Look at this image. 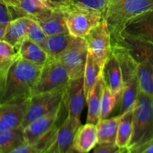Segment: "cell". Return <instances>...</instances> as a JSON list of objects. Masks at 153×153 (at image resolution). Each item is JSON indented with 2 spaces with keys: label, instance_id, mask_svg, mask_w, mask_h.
I'll list each match as a JSON object with an SVG mask.
<instances>
[{
  "label": "cell",
  "instance_id": "cell-1",
  "mask_svg": "<svg viewBox=\"0 0 153 153\" xmlns=\"http://www.w3.org/2000/svg\"><path fill=\"white\" fill-rule=\"evenodd\" d=\"M42 67L18 55L10 64L0 83V104L29 99Z\"/></svg>",
  "mask_w": 153,
  "mask_h": 153
},
{
  "label": "cell",
  "instance_id": "cell-2",
  "mask_svg": "<svg viewBox=\"0 0 153 153\" xmlns=\"http://www.w3.org/2000/svg\"><path fill=\"white\" fill-rule=\"evenodd\" d=\"M153 140V98L140 91L133 108V131L127 149L136 150Z\"/></svg>",
  "mask_w": 153,
  "mask_h": 153
},
{
  "label": "cell",
  "instance_id": "cell-3",
  "mask_svg": "<svg viewBox=\"0 0 153 153\" xmlns=\"http://www.w3.org/2000/svg\"><path fill=\"white\" fill-rule=\"evenodd\" d=\"M153 10V0H108L102 13V19L109 27L110 32L121 31L127 21Z\"/></svg>",
  "mask_w": 153,
  "mask_h": 153
},
{
  "label": "cell",
  "instance_id": "cell-4",
  "mask_svg": "<svg viewBox=\"0 0 153 153\" xmlns=\"http://www.w3.org/2000/svg\"><path fill=\"white\" fill-rule=\"evenodd\" d=\"M112 47V53L116 56L121 67L122 76V92L120 105V114L133 109L140 92L139 82L136 76L137 63L130 55L118 48Z\"/></svg>",
  "mask_w": 153,
  "mask_h": 153
},
{
  "label": "cell",
  "instance_id": "cell-5",
  "mask_svg": "<svg viewBox=\"0 0 153 153\" xmlns=\"http://www.w3.org/2000/svg\"><path fill=\"white\" fill-rule=\"evenodd\" d=\"M65 88L32 96L21 128L23 129L35 120L61 108L64 104Z\"/></svg>",
  "mask_w": 153,
  "mask_h": 153
},
{
  "label": "cell",
  "instance_id": "cell-6",
  "mask_svg": "<svg viewBox=\"0 0 153 153\" xmlns=\"http://www.w3.org/2000/svg\"><path fill=\"white\" fill-rule=\"evenodd\" d=\"M64 10L67 13L66 25L68 33L74 37L85 39L102 20V13L97 10L76 7L73 4Z\"/></svg>",
  "mask_w": 153,
  "mask_h": 153
},
{
  "label": "cell",
  "instance_id": "cell-7",
  "mask_svg": "<svg viewBox=\"0 0 153 153\" xmlns=\"http://www.w3.org/2000/svg\"><path fill=\"white\" fill-rule=\"evenodd\" d=\"M111 46L122 49L136 63L153 65V43L127 35L121 31L110 32Z\"/></svg>",
  "mask_w": 153,
  "mask_h": 153
},
{
  "label": "cell",
  "instance_id": "cell-8",
  "mask_svg": "<svg viewBox=\"0 0 153 153\" xmlns=\"http://www.w3.org/2000/svg\"><path fill=\"white\" fill-rule=\"evenodd\" d=\"M69 80L64 66L58 60H50L42 67L38 79L32 89V96L64 88Z\"/></svg>",
  "mask_w": 153,
  "mask_h": 153
},
{
  "label": "cell",
  "instance_id": "cell-9",
  "mask_svg": "<svg viewBox=\"0 0 153 153\" xmlns=\"http://www.w3.org/2000/svg\"><path fill=\"white\" fill-rule=\"evenodd\" d=\"M85 40L88 52L92 55L98 67L102 69L112 52L110 32L106 21L102 19L100 23L90 31Z\"/></svg>",
  "mask_w": 153,
  "mask_h": 153
},
{
  "label": "cell",
  "instance_id": "cell-10",
  "mask_svg": "<svg viewBox=\"0 0 153 153\" xmlns=\"http://www.w3.org/2000/svg\"><path fill=\"white\" fill-rule=\"evenodd\" d=\"M88 48L85 39L76 46L64 51L59 55L58 60L66 69L70 80L83 78L86 64Z\"/></svg>",
  "mask_w": 153,
  "mask_h": 153
},
{
  "label": "cell",
  "instance_id": "cell-11",
  "mask_svg": "<svg viewBox=\"0 0 153 153\" xmlns=\"http://www.w3.org/2000/svg\"><path fill=\"white\" fill-rule=\"evenodd\" d=\"M86 102L83 78L69 80L64 95V105L67 110L68 117L74 121L80 123V116Z\"/></svg>",
  "mask_w": 153,
  "mask_h": 153
},
{
  "label": "cell",
  "instance_id": "cell-12",
  "mask_svg": "<svg viewBox=\"0 0 153 153\" xmlns=\"http://www.w3.org/2000/svg\"><path fill=\"white\" fill-rule=\"evenodd\" d=\"M29 99L0 104V131L21 127Z\"/></svg>",
  "mask_w": 153,
  "mask_h": 153
},
{
  "label": "cell",
  "instance_id": "cell-13",
  "mask_svg": "<svg viewBox=\"0 0 153 153\" xmlns=\"http://www.w3.org/2000/svg\"><path fill=\"white\" fill-rule=\"evenodd\" d=\"M81 123L76 122L67 117L58 126L55 140L41 153H67L73 147L74 139Z\"/></svg>",
  "mask_w": 153,
  "mask_h": 153
},
{
  "label": "cell",
  "instance_id": "cell-14",
  "mask_svg": "<svg viewBox=\"0 0 153 153\" xmlns=\"http://www.w3.org/2000/svg\"><path fill=\"white\" fill-rule=\"evenodd\" d=\"M121 31L130 37L153 43V10L129 19Z\"/></svg>",
  "mask_w": 153,
  "mask_h": 153
},
{
  "label": "cell",
  "instance_id": "cell-15",
  "mask_svg": "<svg viewBox=\"0 0 153 153\" xmlns=\"http://www.w3.org/2000/svg\"><path fill=\"white\" fill-rule=\"evenodd\" d=\"M61 108L62 107L35 120L25 127L23 128L25 143L31 145L34 144L42 136L56 126Z\"/></svg>",
  "mask_w": 153,
  "mask_h": 153
},
{
  "label": "cell",
  "instance_id": "cell-16",
  "mask_svg": "<svg viewBox=\"0 0 153 153\" xmlns=\"http://www.w3.org/2000/svg\"><path fill=\"white\" fill-rule=\"evenodd\" d=\"M105 87L114 94L122 92V76L116 56L111 52L101 70Z\"/></svg>",
  "mask_w": 153,
  "mask_h": 153
},
{
  "label": "cell",
  "instance_id": "cell-17",
  "mask_svg": "<svg viewBox=\"0 0 153 153\" xmlns=\"http://www.w3.org/2000/svg\"><path fill=\"white\" fill-rule=\"evenodd\" d=\"M82 38L72 36L69 33L47 36L43 49L51 59H56L61 54L82 41Z\"/></svg>",
  "mask_w": 153,
  "mask_h": 153
},
{
  "label": "cell",
  "instance_id": "cell-18",
  "mask_svg": "<svg viewBox=\"0 0 153 153\" xmlns=\"http://www.w3.org/2000/svg\"><path fill=\"white\" fill-rule=\"evenodd\" d=\"M98 144L97 126L94 124L81 125L76 131L73 148L81 153H89Z\"/></svg>",
  "mask_w": 153,
  "mask_h": 153
},
{
  "label": "cell",
  "instance_id": "cell-19",
  "mask_svg": "<svg viewBox=\"0 0 153 153\" xmlns=\"http://www.w3.org/2000/svg\"><path fill=\"white\" fill-rule=\"evenodd\" d=\"M66 10L56 7L52 13L36 21L43 28L46 36L68 33L66 25Z\"/></svg>",
  "mask_w": 153,
  "mask_h": 153
},
{
  "label": "cell",
  "instance_id": "cell-20",
  "mask_svg": "<svg viewBox=\"0 0 153 153\" xmlns=\"http://www.w3.org/2000/svg\"><path fill=\"white\" fill-rule=\"evenodd\" d=\"M105 85L103 77L99 76L97 82L94 85L92 91H91L86 100L88 105V112H87V123H92L97 125L100 120V106H101L102 97L104 91Z\"/></svg>",
  "mask_w": 153,
  "mask_h": 153
},
{
  "label": "cell",
  "instance_id": "cell-21",
  "mask_svg": "<svg viewBox=\"0 0 153 153\" xmlns=\"http://www.w3.org/2000/svg\"><path fill=\"white\" fill-rule=\"evenodd\" d=\"M30 22L31 19L28 17H20L12 20L6 27L3 40L14 46L16 50L21 43L28 38Z\"/></svg>",
  "mask_w": 153,
  "mask_h": 153
},
{
  "label": "cell",
  "instance_id": "cell-22",
  "mask_svg": "<svg viewBox=\"0 0 153 153\" xmlns=\"http://www.w3.org/2000/svg\"><path fill=\"white\" fill-rule=\"evenodd\" d=\"M16 52L22 59L39 66H44L52 60L39 45L28 38L21 43L16 49Z\"/></svg>",
  "mask_w": 153,
  "mask_h": 153
},
{
  "label": "cell",
  "instance_id": "cell-23",
  "mask_svg": "<svg viewBox=\"0 0 153 153\" xmlns=\"http://www.w3.org/2000/svg\"><path fill=\"white\" fill-rule=\"evenodd\" d=\"M20 7L27 17L38 21L52 13L56 8L49 0H19Z\"/></svg>",
  "mask_w": 153,
  "mask_h": 153
},
{
  "label": "cell",
  "instance_id": "cell-24",
  "mask_svg": "<svg viewBox=\"0 0 153 153\" xmlns=\"http://www.w3.org/2000/svg\"><path fill=\"white\" fill-rule=\"evenodd\" d=\"M120 114L111 118L100 120L97 126L98 144H116Z\"/></svg>",
  "mask_w": 153,
  "mask_h": 153
},
{
  "label": "cell",
  "instance_id": "cell-25",
  "mask_svg": "<svg viewBox=\"0 0 153 153\" xmlns=\"http://www.w3.org/2000/svg\"><path fill=\"white\" fill-rule=\"evenodd\" d=\"M133 131V109L120 114L116 145L121 149L127 148Z\"/></svg>",
  "mask_w": 153,
  "mask_h": 153
},
{
  "label": "cell",
  "instance_id": "cell-26",
  "mask_svg": "<svg viewBox=\"0 0 153 153\" xmlns=\"http://www.w3.org/2000/svg\"><path fill=\"white\" fill-rule=\"evenodd\" d=\"M25 143L21 127L0 131V153H8Z\"/></svg>",
  "mask_w": 153,
  "mask_h": 153
},
{
  "label": "cell",
  "instance_id": "cell-27",
  "mask_svg": "<svg viewBox=\"0 0 153 153\" xmlns=\"http://www.w3.org/2000/svg\"><path fill=\"white\" fill-rule=\"evenodd\" d=\"M102 69L98 67L94 61L92 55L88 52L86 64L83 75V90L86 100L92 91L94 85L97 82L99 76H100Z\"/></svg>",
  "mask_w": 153,
  "mask_h": 153
},
{
  "label": "cell",
  "instance_id": "cell-28",
  "mask_svg": "<svg viewBox=\"0 0 153 153\" xmlns=\"http://www.w3.org/2000/svg\"><path fill=\"white\" fill-rule=\"evenodd\" d=\"M136 76L140 91L153 98V65L147 62L137 63Z\"/></svg>",
  "mask_w": 153,
  "mask_h": 153
},
{
  "label": "cell",
  "instance_id": "cell-29",
  "mask_svg": "<svg viewBox=\"0 0 153 153\" xmlns=\"http://www.w3.org/2000/svg\"><path fill=\"white\" fill-rule=\"evenodd\" d=\"M121 97L122 93L114 94L105 87L100 106V120L109 117L118 103L121 101Z\"/></svg>",
  "mask_w": 153,
  "mask_h": 153
},
{
  "label": "cell",
  "instance_id": "cell-30",
  "mask_svg": "<svg viewBox=\"0 0 153 153\" xmlns=\"http://www.w3.org/2000/svg\"><path fill=\"white\" fill-rule=\"evenodd\" d=\"M46 37L47 36L38 22L31 19L28 29V38L37 43L43 49Z\"/></svg>",
  "mask_w": 153,
  "mask_h": 153
},
{
  "label": "cell",
  "instance_id": "cell-31",
  "mask_svg": "<svg viewBox=\"0 0 153 153\" xmlns=\"http://www.w3.org/2000/svg\"><path fill=\"white\" fill-rule=\"evenodd\" d=\"M72 4L76 7L97 10L103 13L107 4L108 0H71Z\"/></svg>",
  "mask_w": 153,
  "mask_h": 153
},
{
  "label": "cell",
  "instance_id": "cell-32",
  "mask_svg": "<svg viewBox=\"0 0 153 153\" xmlns=\"http://www.w3.org/2000/svg\"><path fill=\"white\" fill-rule=\"evenodd\" d=\"M18 54L14 46L4 40H0V64L12 62Z\"/></svg>",
  "mask_w": 153,
  "mask_h": 153
},
{
  "label": "cell",
  "instance_id": "cell-33",
  "mask_svg": "<svg viewBox=\"0 0 153 153\" xmlns=\"http://www.w3.org/2000/svg\"><path fill=\"white\" fill-rule=\"evenodd\" d=\"M12 20L8 6L2 0H0V25L7 26Z\"/></svg>",
  "mask_w": 153,
  "mask_h": 153
},
{
  "label": "cell",
  "instance_id": "cell-34",
  "mask_svg": "<svg viewBox=\"0 0 153 153\" xmlns=\"http://www.w3.org/2000/svg\"><path fill=\"white\" fill-rule=\"evenodd\" d=\"M121 149L116 144H98V143L91 153H120Z\"/></svg>",
  "mask_w": 153,
  "mask_h": 153
},
{
  "label": "cell",
  "instance_id": "cell-35",
  "mask_svg": "<svg viewBox=\"0 0 153 153\" xmlns=\"http://www.w3.org/2000/svg\"><path fill=\"white\" fill-rule=\"evenodd\" d=\"M41 150L36 143L28 144L24 143L8 153H40Z\"/></svg>",
  "mask_w": 153,
  "mask_h": 153
},
{
  "label": "cell",
  "instance_id": "cell-36",
  "mask_svg": "<svg viewBox=\"0 0 153 153\" xmlns=\"http://www.w3.org/2000/svg\"><path fill=\"white\" fill-rule=\"evenodd\" d=\"M56 7L58 8H68L72 5L71 0H49Z\"/></svg>",
  "mask_w": 153,
  "mask_h": 153
},
{
  "label": "cell",
  "instance_id": "cell-37",
  "mask_svg": "<svg viewBox=\"0 0 153 153\" xmlns=\"http://www.w3.org/2000/svg\"><path fill=\"white\" fill-rule=\"evenodd\" d=\"M130 153H153V140Z\"/></svg>",
  "mask_w": 153,
  "mask_h": 153
},
{
  "label": "cell",
  "instance_id": "cell-38",
  "mask_svg": "<svg viewBox=\"0 0 153 153\" xmlns=\"http://www.w3.org/2000/svg\"><path fill=\"white\" fill-rule=\"evenodd\" d=\"M10 64H11V62L6 63V64H0V79H1L2 77L4 76L6 70L8 68V67L10 66Z\"/></svg>",
  "mask_w": 153,
  "mask_h": 153
},
{
  "label": "cell",
  "instance_id": "cell-39",
  "mask_svg": "<svg viewBox=\"0 0 153 153\" xmlns=\"http://www.w3.org/2000/svg\"><path fill=\"white\" fill-rule=\"evenodd\" d=\"M8 6H14V7H20L19 0H2Z\"/></svg>",
  "mask_w": 153,
  "mask_h": 153
},
{
  "label": "cell",
  "instance_id": "cell-40",
  "mask_svg": "<svg viewBox=\"0 0 153 153\" xmlns=\"http://www.w3.org/2000/svg\"><path fill=\"white\" fill-rule=\"evenodd\" d=\"M6 27L7 26H5V25H0V40H3V38H4L6 31Z\"/></svg>",
  "mask_w": 153,
  "mask_h": 153
},
{
  "label": "cell",
  "instance_id": "cell-41",
  "mask_svg": "<svg viewBox=\"0 0 153 153\" xmlns=\"http://www.w3.org/2000/svg\"><path fill=\"white\" fill-rule=\"evenodd\" d=\"M67 153H81V152H77V151H76V150H75V149H74L73 147H72L71 149H70V150H69V152H68Z\"/></svg>",
  "mask_w": 153,
  "mask_h": 153
},
{
  "label": "cell",
  "instance_id": "cell-42",
  "mask_svg": "<svg viewBox=\"0 0 153 153\" xmlns=\"http://www.w3.org/2000/svg\"><path fill=\"white\" fill-rule=\"evenodd\" d=\"M120 153H130V152H129V150L127 148H124V149H123L120 152Z\"/></svg>",
  "mask_w": 153,
  "mask_h": 153
}]
</instances>
